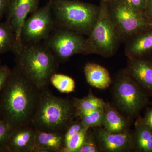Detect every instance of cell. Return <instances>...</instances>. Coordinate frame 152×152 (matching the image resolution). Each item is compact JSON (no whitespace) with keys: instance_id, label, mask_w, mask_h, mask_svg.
<instances>
[{"instance_id":"obj_1","label":"cell","mask_w":152,"mask_h":152,"mask_svg":"<svg viewBox=\"0 0 152 152\" xmlns=\"http://www.w3.org/2000/svg\"><path fill=\"white\" fill-rule=\"evenodd\" d=\"M41 91L15 66L0 94L2 121L13 129L30 125Z\"/></svg>"},{"instance_id":"obj_2","label":"cell","mask_w":152,"mask_h":152,"mask_svg":"<svg viewBox=\"0 0 152 152\" xmlns=\"http://www.w3.org/2000/svg\"><path fill=\"white\" fill-rule=\"evenodd\" d=\"M15 56L16 66L25 77L40 91L48 89L59 62L53 52L41 42L24 44Z\"/></svg>"},{"instance_id":"obj_3","label":"cell","mask_w":152,"mask_h":152,"mask_svg":"<svg viewBox=\"0 0 152 152\" xmlns=\"http://www.w3.org/2000/svg\"><path fill=\"white\" fill-rule=\"evenodd\" d=\"M75 116L72 100L41 91L30 125L38 130L64 134Z\"/></svg>"},{"instance_id":"obj_4","label":"cell","mask_w":152,"mask_h":152,"mask_svg":"<svg viewBox=\"0 0 152 152\" xmlns=\"http://www.w3.org/2000/svg\"><path fill=\"white\" fill-rule=\"evenodd\" d=\"M99 9L76 0H53L51 12L56 27L88 36L97 20Z\"/></svg>"},{"instance_id":"obj_5","label":"cell","mask_w":152,"mask_h":152,"mask_svg":"<svg viewBox=\"0 0 152 152\" xmlns=\"http://www.w3.org/2000/svg\"><path fill=\"white\" fill-rule=\"evenodd\" d=\"M99 7L97 20L86 39L88 54L110 57L115 54L121 41L111 20L107 2L102 1Z\"/></svg>"},{"instance_id":"obj_6","label":"cell","mask_w":152,"mask_h":152,"mask_svg":"<svg viewBox=\"0 0 152 152\" xmlns=\"http://www.w3.org/2000/svg\"><path fill=\"white\" fill-rule=\"evenodd\" d=\"M113 94L118 109L131 119L139 117L149 103L148 95L126 70L116 79Z\"/></svg>"},{"instance_id":"obj_7","label":"cell","mask_w":152,"mask_h":152,"mask_svg":"<svg viewBox=\"0 0 152 152\" xmlns=\"http://www.w3.org/2000/svg\"><path fill=\"white\" fill-rule=\"evenodd\" d=\"M108 6L111 20L121 42H126L152 27L143 11L133 8L124 0L112 1Z\"/></svg>"},{"instance_id":"obj_8","label":"cell","mask_w":152,"mask_h":152,"mask_svg":"<svg viewBox=\"0 0 152 152\" xmlns=\"http://www.w3.org/2000/svg\"><path fill=\"white\" fill-rule=\"evenodd\" d=\"M42 43L53 52L59 61H67L76 54H88L86 39L66 29L55 28Z\"/></svg>"},{"instance_id":"obj_9","label":"cell","mask_w":152,"mask_h":152,"mask_svg":"<svg viewBox=\"0 0 152 152\" xmlns=\"http://www.w3.org/2000/svg\"><path fill=\"white\" fill-rule=\"evenodd\" d=\"M53 0L33 12L26 19L21 32L22 43L36 44L43 42L48 37L56 26L51 12Z\"/></svg>"},{"instance_id":"obj_10","label":"cell","mask_w":152,"mask_h":152,"mask_svg":"<svg viewBox=\"0 0 152 152\" xmlns=\"http://www.w3.org/2000/svg\"><path fill=\"white\" fill-rule=\"evenodd\" d=\"M40 0H10L5 16L12 27L15 35V43L13 53L16 54L23 46L21 32L28 15L38 9Z\"/></svg>"},{"instance_id":"obj_11","label":"cell","mask_w":152,"mask_h":152,"mask_svg":"<svg viewBox=\"0 0 152 152\" xmlns=\"http://www.w3.org/2000/svg\"><path fill=\"white\" fill-rule=\"evenodd\" d=\"M95 140L101 151L130 152L134 151L133 133L129 131L114 133L107 132L102 127L94 128Z\"/></svg>"},{"instance_id":"obj_12","label":"cell","mask_w":152,"mask_h":152,"mask_svg":"<svg viewBox=\"0 0 152 152\" xmlns=\"http://www.w3.org/2000/svg\"><path fill=\"white\" fill-rule=\"evenodd\" d=\"M126 70L148 96L152 98V58H128Z\"/></svg>"},{"instance_id":"obj_13","label":"cell","mask_w":152,"mask_h":152,"mask_svg":"<svg viewBox=\"0 0 152 152\" xmlns=\"http://www.w3.org/2000/svg\"><path fill=\"white\" fill-rule=\"evenodd\" d=\"M36 132L31 125L13 129L7 142V151L31 152L35 145Z\"/></svg>"},{"instance_id":"obj_14","label":"cell","mask_w":152,"mask_h":152,"mask_svg":"<svg viewBox=\"0 0 152 152\" xmlns=\"http://www.w3.org/2000/svg\"><path fill=\"white\" fill-rule=\"evenodd\" d=\"M126 42L125 54L128 58H152V27Z\"/></svg>"},{"instance_id":"obj_15","label":"cell","mask_w":152,"mask_h":152,"mask_svg":"<svg viewBox=\"0 0 152 152\" xmlns=\"http://www.w3.org/2000/svg\"><path fill=\"white\" fill-rule=\"evenodd\" d=\"M104 113L102 127L107 132L118 133L129 131L130 118H126L108 103H106Z\"/></svg>"},{"instance_id":"obj_16","label":"cell","mask_w":152,"mask_h":152,"mask_svg":"<svg viewBox=\"0 0 152 152\" xmlns=\"http://www.w3.org/2000/svg\"><path fill=\"white\" fill-rule=\"evenodd\" d=\"M84 73L88 83L99 89L107 88L111 83L108 71L97 64L87 63L84 67Z\"/></svg>"},{"instance_id":"obj_17","label":"cell","mask_w":152,"mask_h":152,"mask_svg":"<svg viewBox=\"0 0 152 152\" xmlns=\"http://www.w3.org/2000/svg\"><path fill=\"white\" fill-rule=\"evenodd\" d=\"M137 118L133 133L134 151L152 152V130L143 123L141 116Z\"/></svg>"},{"instance_id":"obj_18","label":"cell","mask_w":152,"mask_h":152,"mask_svg":"<svg viewBox=\"0 0 152 152\" xmlns=\"http://www.w3.org/2000/svg\"><path fill=\"white\" fill-rule=\"evenodd\" d=\"M65 147L63 133L45 132L37 130L35 148L48 149L52 152H64Z\"/></svg>"},{"instance_id":"obj_19","label":"cell","mask_w":152,"mask_h":152,"mask_svg":"<svg viewBox=\"0 0 152 152\" xmlns=\"http://www.w3.org/2000/svg\"><path fill=\"white\" fill-rule=\"evenodd\" d=\"M72 102L75 110L76 117L85 112L104 111L106 103L102 99L95 96L91 92L87 96L82 99L73 98Z\"/></svg>"},{"instance_id":"obj_20","label":"cell","mask_w":152,"mask_h":152,"mask_svg":"<svg viewBox=\"0 0 152 152\" xmlns=\"http://www.w3.org/2000/svg\"><path fill=\"white\" fill-rule=\"evenodd\" d=\"M15 43L13 29L7 20L0 23V55L12 51Z\"/></svg>"},{"instance_id":"obj_21","label":"cell","mask_w":152,"mask_h":152,"mask_svg":"<svg viewBox=\"0 0 152 152\" xmlns=\"http://www.w3.org/2000/svg\"><path fill=\"white\" fill-rule=\"evenodd\" d=\"M50 83L61 93L69 94L75 91V83L74 79L66 75L56 73L52 75Z\"/></svg>"},{"instance_id":"obj_22","label":"cell","mask_w":152,"mask_h":152,"mask_svg":"<svg viewBox=\"0 0 152 152\" xmlns=\"http://www.w3.org/2000/svg\"><path fill=\"white\" fill-rule=\"evenodd\" d=\"M77 117L81 120L85 127H100L103 126L104 113L101 111L87 112L80 114Z\"/></svg>"},{"instance_id":"obj_23","label":"cell","mask_w":152,"mask_h":152,"mask_svg":"<svg viewBox=\"0 0 152 152\" xmlns=\"http://www.w3.org/2000/svg\"><path fill=\"white\" fill-rule=\"evenodd\" d=\"M89 129L85 128L72 137L66 145L64 152H77L83 144Z\"/></svg>"},{"instance_id":"obj_24","label":"cell","mask_w":152,"mask_h":152,"mask_svg":"<svg viewBox=\"0 0 152 152\" xmlns=\"http://www.w3.org/2000/svg\"><path fill=\"white\" fill-rule=\"evenodd\" d=\"M100 150L98 147L93 131L89 129L87 132L84 141L77 152H99Z\"/></svg>"},{"instance_id":"obj_25","label":"cell","mask_w":152,"mask_h":152,"mask_svg":"<svg viewBox=\"0 0 152 152\" xmlns=\"http://www.w3.org/2000/svg\"><path fill=\"white\" fill-rule=\"evenodd\" d=\"M13 129L2 121L0 122V152H7V144Z\"/></svg>"},{"instance_id":"obj_26","label":"cell","mask_w":152,"mask_h":152,"mask_svg":"<svg viewBox=\"0 0 152 152\" xmlns=\"http://www.w3.org/2000/svg\"><path fill=\"white\" fill-rule=\"evenodd\" d=\"M85 128L86 127L79 118H78V119L76 121H73L71 123L64 134L65 146L72 137H73L77 133L80 132Z\"/></svg>"},{"instance_id":"obj_27","label":"cell","mask_w":152,"mask_h":152,"mask_svg":"<svg viewBox=\"0 0 152 152\" xmlns=\"http://www.w3.org/2000/svg\"><path fill=\"white\" fill-rule=\"evenodd\" d=\"M12 73V70L7 65L0 66V94L4 88Z\"/></svg>"},{"instance_id":"obj_28","label":"cell","mask_w":152,"mask_h":152,"mask_svg":"<svg viewBox=\"0 0 152 152\" xmlns=\"http://www.w3.org/2000/svg\"><path fill=\"white\" fill-rule=\"evenodd\" d=\"M129 5L135 10L143 11L145 8L148 0H124Z\"/></svg>"},{"instance_id":"obj_29","label":"cell","mask_w":152,"mask_h":152,"mask_svg":"<svg viewBox=\"0 0 152 152\" xmlns=\"http://www.w3.org/2000/svg\"><path fill=\"white\" fill-rule=\"evenodd\" d=\"M143 123L152 130V107H147L143 117H141Z\"/></svg>"},{"instance_id":"obj_30","label":"cell","mask_w":152,"mask_h":152,"mask_svg":"<svg viewBox=\"0 0 152 152\" xmlns=\"http://www.w3.org/2000/svg\"><path fill=\"white\" fill-rule=\"evenodd\" d=\"M9 2L10 0H0V21L6 15Z\"/></svg>"},{"instance_id":"obj_31","label":"cell","mask_w":152,"mask_h":152,"mask_svg":"<svg viewBox=\"0 0 152 152\" xmlns=\"http://www.w3.org/2000/svg\"><path fill=\"white\" fill-rule=\"evenodd\" d=\"M143 12L147 18L152 23V0H148L147 5Z\"/></svg>"},{"instance_id":"obj_32","label":"cell","mask_w":152,"mask_h":152,"mask_svg":"<svg viewBox=\"0 0 152 152\" xmlns=\"http://www.w3.org/2000/svg\"><path fill=\"white\" fill-rule=\"evenodd\" d=\"M102 1H106V2H107V1H117V0H102Z\"/></svg>"},{"instance_id":"obj_33","label":"cell","mask_w":152,"mask_h":152,"mask_svg":"<svg viewBox=\"0 0 152 152\" xmlns=\"http://www.w3.org/2000/svg\"><path fill=\"white\" fill-rule=\"evenodd\" d=\"M2 121L1 118V114H0V122Z\"/></svg>"},{"instance_id":"obj_34","label":"cell","mask_w":152,"mask_h":152,"mask_svg":"<svg viewBox=\"0 0 152 152\" xmlns=\"http://www.w3.org/2000/svg\"><path fill=\"white\" fill-rule=\"evenodd\" d=\"M1 65V59H0V66Z\"/></svg>"}]
</instances>
